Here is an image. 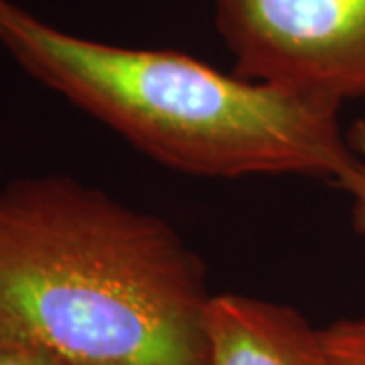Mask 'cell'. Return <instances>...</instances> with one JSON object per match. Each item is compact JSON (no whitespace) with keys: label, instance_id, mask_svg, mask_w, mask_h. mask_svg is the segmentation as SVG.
<instances>
[{"label":"cell","instance_id":"obj_1","mask_svg":"<svg viewBox=\"0 0 365 365\" xmlns=\"http://www.w3.org/2000/svg\"><path fill=\"white\" fill-rule=\"evenodd\" d=\"M209 299L157 215L71 177L0 189V337L78 365H209Z\"/></svg>","mask_w":365,"mask_h":365},{"label":"cell","instance_id":"obj_2","mask_svg":"<svg viewBox=\"0 0 365 365\" xmlns=\"http://www.w3.org/2000/svg\"><path fill=\"white\" fill-rule=\"evenodd\" d=\"M0 45L29 76L187 175H297L337 185L355 163L337 106L185 53L81 39L11 0H0Z\"/></svg>","mask_w":365,"mask_h":365},{"label":"cell","instance_id":"obj_3","mask_svg":"<svg viewBox=\"0 0 365 365\" xmlns=\"http://www.w3.org/2000/svg\"><path fill=\"white\" fill-rule=\"evenodd\" d=\"M235 73L341 108L365 100V0H211Z\"/></svg>","mask_w":365,"mask_h":365},{"label":"cell","instance_id":"obj_4","mask_svg":"<svg viewBox=\"0 0 365 365\" xmlns=\"http://www.w3.org/2000/svg\"><path fill=\"white\" fill-rule=\"evenodd\" d=\"M205 329L209 365H325L321 329L287 304L211 294Z\"/></svg>","mask_w":365,"mask_h":365},{"label":"cell","instance_id":"obj_5","mask_svg":"<svg viewBox=\"0 0 365 365\" xmlns=\"http://www.w3.org/2000/svg\"><path fill=\"white\" fill-rule=\"evenodd\" d=\"M325 365H365V314L321 329Z\"/></svg>","mask_w":365,"mask_h":365},{"label":"cell","instance_id":"obj_6","mask_svg":"<svg viewBox=\"0 0 365 365\" xmlns=\"http://www.w3.org/2000/svg\"><path fill=\"white\" fill-rule=\"evenodd\" d=\"M347 140L355 153V163L337 182V187L343 189L351 197V222L353 230L365 237V120H355L349 130Z\"/></svg>","mask_w":365,"mask_h":365},{"label":"cell","instance_id":"obj_7","mask_svg":"<svg viewBox=\"0 0 365 365\" xmlns=\"http://www.w3.org/2000/svg\"><path fill=\"white\" fill-rule=\"evenodd\" d=\"M0 365H78L45 347L0 337Z\"/></svg>","mask_w":365,"mask_h":365}]
</instances>
